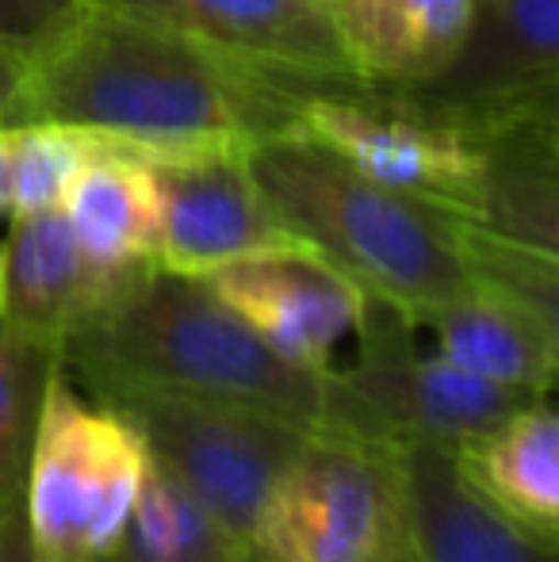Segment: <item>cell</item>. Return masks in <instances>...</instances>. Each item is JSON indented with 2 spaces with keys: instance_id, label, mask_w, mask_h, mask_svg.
Masks as SVG:
<instances>
[{
  "instance_id": "6da1fadb",
  "label": "cell",
  "mask_w": 559,
  "mask_h": 562,
  "mask_svg": "<svg viewBox=\"0 0 559 562\" xmlns=\"http://www.w3.org/2000/svg\"><path fill=\"white\" fill-rule=\"evenodd\" d=\"M314 77L272 74L154 23L89 4L31 61L27 119H58L135 154L257 146L299 131Z\"/></svg>"
},
{
  "instance_id": "7a4b0ae2",
  "label": "cell",
  "mask_w": 559,
  "mask_h": 562,
  "mask_svg": "<svg viewBox=\"0 0 559 562\" xmlns=\"http://www.w3.org/2000/svg\"><path fill=\"white\" fill-rule=\"evenodd\" d=\"M62 368L97 398L161 391L265 409L334 432L329 371L291 363L192 276L149 268L62 345Z\"/></svg>"
},
{
  "instance_id": "3957f363",
  "label": "cell",
  "mask_w": 559,
  "mask_h": 562,
  "mask_svg": "<svg viewBox=\"0 0 559 562\" xmlns=\"http://www.w3.org/2000/svg\"><path fill=\"white\" fill-rule=\"evenodd\" d=\"M246 157L280 226L406 318L471 288L460 215L376 184L306 131L272 134Z\"/></svg>"
},
{
  "instance_id": "277c9868",
  "label": "cell",
  "mask_w": 559,
  "mask_h": 562,
  "mask_svg": "<svg viewBox=\"0 0 559 562\" xmlns=\"http://www.w3.org/2000/svg\"><path fill=\"white\" fill-rule=\"evenodd\" d=\"M149 451L120 406L54 368L23 474L20 513L38 562H100L115 548L146 479Z\"/></svg>"
},
{
  "instance_id": "5b68a950",
  "label": "cell",
  "mask_w": 559,
  "mask_h": 562,
  "mask_svg": "<svg viewBox=\"0 0 559 562\" xmlns=\"http://www.w3.org/2000/svg\"><path fill=\"white\" fill-rule=\"evenodd\" d=\"M334 432L388 448H460L494 429L533 394L506 391L437 352H422L414 318L368 295L353 356L329 371ZM548 398V394H545Z\"/></svg>"
},
{
  "instance_id": "8992f818",
  "label": "cell",
  "mask_w": 559,
  "mask_h": 562,
  "mask_svg": "<svg viewBox=\"0 0 559 562\" xmlns=\"http://www.w3.org/2000/svg\"><path fill=\"white\" fill-rule=\"evenodd\" d=\"M104 402L138 425L146 451L238 543L254 528L272 486L314 432L265 409L161 391H120Z\"/></svg>"
},
{
  "instance_id": "52a82bcc",
  "label": "cell",
  "mask_w": 559,
  "mask_h": 562,
  "mask_svg": "<svg viewBox=\"0 0 559 562\" xmlns=\"http://www.w3.org/2000/svg\"><path fill=\"white\" fill-rule=\"evenodd\" d=\"M403 532L399 448L314 432L272 486L249 548L269 562H376Z\"/></svg>"
},
{
  "instance_id": "ba28073f",
  "label": "cell",
  "mask_w": 559,
  "mask_h": 562,
  "mask_svg": "<svg viewBox=\"0 0 559 562\" xmlns=\"http://www.w3.org/2000/svg\"><path fill=\"white\" fill-rule=\"evenodd\" d=\"M299 131L326 142L357 172L471 218L483 184V134H471L406 92L357 81H306Z\"/></svg>"
},
{
  "instance_id": "9c48e42d",
  "label": "cell",
  "mask_w": 559,
  "mask_h": 562,
  "mask_svg": "<svg viewBox=\"0 0 559 562\" xmlns=\"http://www.w3.org/2000/svg\"><path fill=\"white\" fill-rule=\"evenodd\" d=\"M399 92L471 134L559 112V0H476L452 66Z\"/></svg>"
},
{
  "instance_id": "30bf717a",
  "label": "cell",
  "mask_w": 559,
  "mask_h": 562,
  "mask_svg": "<svg viewBox=\"0 0 559 562\" xmlns=\"http://www.w3.org/2000/svg\"><path fill=\"white\" fill-rule=\"evenodd\" d=\"M142 161L154 172L161 207L157 268L165 272L203 280L223 265L295 241L272 215L242 146L142 154Z\"/></svg>"
},
{
  "instance_id": "8fae6325",
  "label": "cell",
  "mask_w": 559,
  "mask_h": 562,
  "mask_svg": "<svg viewBox=\"0 0 559 562\" xmlns=\"http://www.w3.org/2000/svg\"><path fill=\"white\" fill-rule=\"evenodd\" d=\"M203 283L265 345L311 371H334L365 322L368 291L303 241L223 265Z\"/></svg>"
},
{
  "instance_id": "7c38bea8",
  "label": "cell",
  "mask_w": 559,
  "mask_h": 562,
  "mask_svg": "<svg viewBox=\"0 0 559 562\" xmlns=\"http://www.w3.org/2000/svg\"><path fill=\"white\" fill-rule=\"evenodd\" d=\"M115 15L177 31L272 74L345 81L353 66L326 0H89Z\"/></svg>"
},
{
  "instance_id": "4fadbf2b",
  "label": "cell",
  "mask_w": 559,
  "mask_h": 562,
  "mask_svg": "<svg viewBox=\"0 0 559 562\" xmlns=\"http://www.w3.org/2000/svg\"><path fill=\"white\" fill-rule=\"evenodd\" d=\"M142 272H108L89 260L62 211L12 215L0 249V318L62 348Z\"/></svg>"
},
{
  "instance_id": "5bb4252c",
  "label": "cell",
  "mask_w": 559,
  "mask_h": 562,
  "mask_svg": "<svg viewBox=\"0 0 559 562\" xmlns=\"http://www.w3.org/2000/svg\"><path fill=\"white\" fill-rule=\"evenodd\" d=\"M403 525L418 562H556V548L525 536L460 479L452 451L399 448Z\"/></svg>"
},
{
  "instance_id": "9a60e30c",
  "label": "cell",
  "mask_w": 559,
  "mask_h": 562,
  "mask_svg": "<svg viewBox=\"0 0 559 562\" xmlns=\"http://www.w3.org/2000/svg\"><path fill=\"white\" fill-rule=\"evenodd\" d=\"M460 479L499 517L556 548L559 540V417L548 398H533L494 429L452 448Z\"/></svg>"
},
{
  "instance_id": "2e32d148",
  "label": "cell",
  "mask_w": 559,
  "mask_h": 562,
  "mask_svg": "<svg viewBox=\"0 0 559 562\" xmlns=\"http://www.w3.org/2000/svg\"><path fill=\"white\" fill-rule=\"evenodd\" d=\"M353 77L418 89L460 54L476 0H326Z\"/></svg>"
},
{
  "instance_id": "e0dca14e",
  "label": "cell",
  "mask_w": 559,
  "mask_h": 562,
  "mask_svg": "<svg viewBox=\"0 0 559 562\" xmlns=\"http://www.w3.org/2000/svg\"><path fill=\"white\" fill-rule=\"evenodd\" d=\"M433 334V352L471 375L545 398L556 386L559 322H548L525 306L491 291L468 288L463 295L429 306L414 318Z\"/></svg>"
},
{
  "instance_id": "ac0fdd59",
  "label": "cell",
  "mask_w": 559,
  "mask_h": 562,
  "mask_svg": "<svg viewBox=\"0 0 559 562\" xmlns=\"http://www.w3.org/2000/svg\"><path fill=\"white\" fill-rule=\"evenodd\" d=\"M468 223L559 252V112L510 119L483 134V184Z\"/></svg>"
},
{
  "instance_id": "d6986e66",
  "label": "cell",
  "mask_w": 559,
  "mask_h": 562,
  "mask_svg": "<svg viewBox=\"0 0 559 562\" xmlns=\"http://www.w3.org/2000/svg\"><path fill=\"white\" fill-rule=\"evenodd\" d=\"M77 245L108 272H142L157 265V207L154 172L142 154L100 138V149L74 180L62 203Z\"/></svg>"
},
{
  "instance_id": "ffe728a7",
  "label": "cell",
  "mask_w": 559,
  "mask_h": 562,
  "mask_svg": "<svg viewBox=\"0 0 559 562\" xmlns=\"http://www.w3.org/2000/svg\"><path fill=\"white\" fill-rule=\"evenodd\" d=\"M238 543L169 471L149 459L138 502L100 562H234Z\"/></svg>"
},
{
  "instance_id": "44dd1931",
  "label": "cell",
  "mask_w": 559,
  "mask_h": 562,
  "mask_svg": "<svg viewBox=\"0 0 559 562\" xmlns=\"http://www.w3.org/2000/svg\"><path fill=\"white\" fill-rule=\"evenodd\" d=\"M62 348L0 318V517L20 509L38 409Z\"/></svg>"
},
{
  "instance_id": "7402d4cb",
  "label": "cell",
  "mask_w": 559,
  "mask_h": 562,
  "mask_svg": "<svg viewBox=\"0 0 559 562\" xmlns=\"http://www.w3.org/2000/svg\"><path fill=\"white\" fill-rule=\"evenodd\" d=\"M97 149V134L58 119H27L12 126V215L62 211Z\"/></svg>"
},
{
  "instance_id": "603a6c76",
  "label": "cell",
  "mask_w": 559,
  "mask_h": 562,
  "mask_svg": "<svg viewBox=\"0 0 559 562\" xmlns=\"http://www.w3.org/2000/svg\"><path fill=\"white\" fill-rule=\"evenodd\" d=\"M89 8V0H0V46L38 61Z\"/></svg>"
},
{
  "instance_id": "cb8c5ba5",
  "label": "cell",
  "mask_w": 559,
  "mask_h": 562,
  "mask_svg": "<svg viewBox=\"0 0 559 562\" xmlns=\"http://www.w3.org/2000/svg\"><path fill=\"white\" fill-rule=\"evenodd\" d=\"M27 74L31 66L20 54L0 46V126L23 123V100H27Z\"/></svg>"
},
{
  "instance_id": "d4e9b609",
  "label": "cell",
  "mask_w": 559,
  "mask_h": 562,
  "mask_svg": "<svg viewBox=\"0 0 559 562\" xmlns=\"http://www.w3.org/2000/svg\"><path fill=\"white\" fill-rule=\"evenodd\" d=\"M0 562H38L31 551L27 528H23V513L12 509L0 517Z\"/></svg>"
},
{
  "instance_id": "484cf974",
  "label": "cell",
  "mask_w": 559,
  "mask_h": 562,
  "mask_svg": "<svg viewBox=\"0 0 559 562\" xmlns=\"http://www.w3.org/2000/svg\"><path fill=\"white\" fill-rule=\"evenodd\" d=\"M12 218V126H0V223Z\"/></svg>"
},
{
  "instance_id": "4316f807",
  "label": "cell",
  "mask_w": 559,
  "mask_h": 562,
  "mask_svg": "<svg viewBox=\"0 0 559 562\" xmlns=\"http://www.w3.org/2000/svg\"><path fill=\"white\" fill-rule=\"evenodd\" d=\"M376 562H418V555H414V548H411V540H406V532H403V540H395L388 551H383Z\"/></svg>"
},
{
  "instance_id": "83f0119b",
  "label": "cell",
  "mask_w": 559,
  "mask_h": 562,
  "mask_svg": "<svg viewBox=\"0 0 559 562\" xmlns=\"http://www.w3.org/2000/svg\"><path fill=\"white\" fill-rule=\"evenodd\" d=\"M234 562H269V559H265L261 551H257V548H249V543H246V548H242L238 555H234Z\"/></svg>"
}]
</instances>
